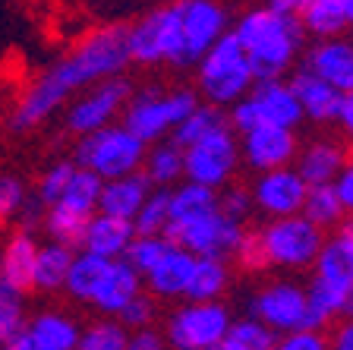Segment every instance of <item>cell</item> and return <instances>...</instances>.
Returning <instances> with one entry per match:
<instances>
[{"label": "cell", "mask_w": 353, "mask_h": 350, "mask_svg": "<svg viewBox=\"0 0 353 350\" xmlns=\"http://www.w3.org/2000/svg\"><path fill=\"white\" fill-rule=\"evenodd\" d=\"M236 41L243 44L250 60L252 79H278L294 66L300 54L306 32L296 16L274 13L268 7H259L243 13L234 26Z\"/></svg>", "instance_id": "2"}, {"label": "cell", "mask_w": 353, "mask_h": 350, "mask_svg": "<svg viewBox=\"0 0 353 350\" xmlns=\"http://www.w3.org/2000/svg\"><path fill=\"white\" fill-rule=\"evenodd\" d=\"M256 233H259V243H262L265 262L272 269H284V271L309 269L325 237L322 227H316L300 212L272 218Z\"/></svg>", "instance_id": "6"}, {"label": "cell", "mask_w": 353, "mask_h": 350, "mask_svg": "<svg viewBox=\"0 0 353 350\" xmlns=\"http://www.w3.org/2000/svg\"><path fill=\"white\" fill-rule=\"evenodd\" d=\"M287 82H290L296 101H300V108H303V120H312V124H331V108H334V101H338V95H341L338 88L328 86L325 79H319L316 73H309L306 66L296 70Z\"/></svg>", "instance_id": "28"}, {"label": "cell", "mask_w": 353, "mask_h": 350, "mask_svg": "<svg viewBox=\"0 0 353 350\" xmlns=\"http://www.w3.org/2000/svg\"><path fill=\"white\" fill-rule=\"evenodd\" d=\"M130 92L132 86L123 76H108V79L85 86L82 95L66 108V130L73 136H82V133H92L98 126L110 124V120H117Z\"/></svg>", "instance_id": "11"}, {"label": "cell", "mask_w": 353, "mask_h": 350, "mask_svg": "<svg viewBox=\"0 0 353 350\" xmlns=\"http://www.w3.org/2000/svg\"><path fill=\"white\" fill-rule=\"evenodd\" d=\"M139 291H142V275L120 255V259H110L108 262V269H104L98 287L92 291L88 303L101 315H117Z\"/></svg>", "instance_id": "20"}, {"label": "cell", "mask_w": 353, "mask_h": 350, "mask_svg": "<svg viewBox=\"0 0 353 350\" xmlns=\"http://www.w3.org/2000/svg\"><path fill=\"white\" fill-rule=\"evenodd\" d=\"M296 19L312 38L344 35L353 22V0H306Z\"/></svg>", "instance_id": "26"}, {"label": "cell", "mask_w": 353, "mask_h": 350, "mask_svg": "<svg viewBox=\"0 0 353 350\" xmlns=\"http://www.w3.org/2000/svg\"><path fill=\"white\" fill-rule=\"evenodd\" d=\"M306 291V315H303V329L309 331H328L331 322L350 319L353 313V287L331 284L325 278H312Z\"/></svg>", "instance_id": "17"}, {"label": "cell", "mask_w": 353, "mask_h": 350, "mask_svg": "<svg viewBox=\"0 0 353 350\" xmlns=\"http://www.w3.org/2000/svg\"><path fill=\"white\" fill-rule=\"evenodd\" d=\"M29 193H26V183L16 174H0V224L19 218L22 205H26Z\"/></svg>", "instance_id": "45"}, {"label": "cell", "mask_w": 353, "mask_h": 350, "mask_svg": "<svg viewBox=\"0 0 353 350\" xmlns=\"http://www.w3.org/2000/svg\"><path fill=\"white\" fill-rule=\"evenodd\" d=\"M230 284L228 259H212V255H196L192 259L190 278L183 287V300H221Z\"/></svg>", "instance_id": "30"}, {"label": "cell", "mask_w": 353, "mask_h": 350, "mask_svg": "<svg viewBox=\"0 0 353 350\" xmlns=\"http://www.w3.org/2000/svg\"><path fill=\"white\" fill-rule=\"evenodd\" d=\"M294 168L306 180V186H312V183H331L341 168H347V152L341 142L316 139V142H309L306 148L296 152Z\"/></svg>", "instance_id": "25"}, {"label": "cell", "mask_w": 353, "mask_h": 350, "mask_svg": "<svg viewBox=\"0 0 353 350\" xmlns=\"http://www.w3.org/2000/svg\"><path fill=\"white\" fill-rule=\"evenodd\" d=\"M252 205L268 218H281V215H294L303 208V196H306V180L296 174L294 164L272 171H259L256 183H252Z\"/></svg>", "instance_id": "15"}, {"label": "cell", "mask_w": 353, "mask_h": 350, "mask_svg": "<svg viewBox=\"0 0 353 350\" xmlns=\"http://www.w3.org/2000/svg\"><path fill=\"white\" fill-rule=\"evenodd\" d=\"M196 104H199V95L192 88H176V92L142 88L136 95L130 92L123 110H120V114H123L120 124H123L126 130H132L148 146V142H158V139L170 136V130H174Z\"/></svg>", "instance_id": "5"}, {"label": "cell", "mask_w": 353, "mask_h": 350, "mask_svg": "<svg viewBox=\"0 0 353 350\" xmlns=\"http://www.w3.org/2000/svg\"><path fill=\"white\" fill-rule=\"evenodd\" d=\"M196 64H199V92L205 95V101L218 104V108H228L230 101L246 95L250 86L256 82L246 51H243V44L236 41L234 32H224Z\"/></svg>", "instance_id": "4"}, {"label": "cell", "mask_w": 353, "mask_h": 350, "mask_svg": "<svg viewBox=\"0 0 353 350\" xmlns=\"http://www.w3.org/2000/svg\"><path fill=\"white\" fill-rule=\"evenodd\" d=\"M148 190H152V183L142 174V168L132 171V174H123V177H110V180L101 183L95 212L117 215V218L132 221V215L139 212V205H142V199L148 196Z\"/></svg>", "instance_id": "24"}, {"label": "cell", "mask_w": 353, "mask_h": 350, "mask_svg": "<svg viewBox=\"0 0 353 350\" xmlns=\"http://www.w3.org/2000/svg\"><path fill=\"white\" fill-rule=\"evenodd\" d=\"M240 161H246L252 171H272V168H284L294 164L300 142H296V130L287 126H274V124H256L252 130L240 133Z\"/></svg>", "instance_id": "14"}, {"label": "cell", "mask_w": 353, "mask_h": 350, "mask_svg": "<svg viewBox=\"0 0 353 350\" xmlns=\"http://www.w3.org/2000/svg\"><path fill=\"white\" fill-rule=\"evenodd\" d=\"M300 215H306V218L316 227H322V231H334V227L347 218V208L341 205V199L334 196L331 183H312V186H306Z\"/></svg>", "instance_id": "35"}, {"label": "cell", "mask_w": 353, "mask_h": 350, "mask_svg": "<svg viewBox=\"0 0 353 350\" xmlns=\"http://www.w3.org/2000/svg\"><path fill=\"white\" fill-rule=\"evenodd\" d=\"M126 341H130V329L123 322L117 315H101L79 331L76 350H126Z\"/></svg>", "instance_id": "39"}, {"label": "cell", "mask_w": 353, "mask_h": 350, "mask_svg": "<svg viewBox=\"0 0 353 350\" xmlns=\"http://www.w3.org/2000/svg\"><path fill=\"white\" fill-rule=\"evenodd\" d=\"M218 126H228V114H224V108H218V104H212V101H205V104L199 101L196 108H192L190 114L170 130V139H174L180 148H186L190 142L202 139L205 133L218 130Z\"/></svg>", "instance_id": "36"}, {"label": "cell", "mask_w": 353, "mask_h": 350, "mask_svg": "<svg viewBox=\"0 0 353 350\" xmlns=\"http://www.w3.org/2000/svg\"><path fill=\"white\" fill-rule=\"evenodd\" d=\"M230 325V309L221 300H186L161 331L164 344L176 350H218Z\"/></svg>", "instance_id": "8"}, {"label": "cell", "mask_w": 353, "mask_h": 350, "mask_svg": "<svg viewBox=\"0 0 353 350\" xmlns=\"http://www.w3.org/2000/svg\"><path fill=\"white\" fill-rule=\"evenodd\" d=\"M108 262L110 259H104V255H95V253H88V249H76L73 262H70V271H66L63 291L70 293L76 303H88V297H92V291L98 287Z\"/></svg>", "instance_id": "33"}, {"label": "cell", "mask_w": 353, "mask_h": 350, "mask_svg": "<svg viewBox=\"0 0 353 350\" xmlns=\"http://www.w3.org/2000/svg\"><path fill=\"white\" fill-rule=\"evenodd\" d=\"M170 190L168 186H158V190H148V196L142 199L139 212L132 215V231L136 233H161L170 221V208H168Z\"/></svg>", "instance_id": "41"}, {"label": "cell", "mask_w": 353, "mask_h": 350, "mask_svg": "<svg viewBox=\"0 0 353 350\" xmlns=\"http://www.w3.org/2000/svg\"><path fill=\"white\" fill-rule=\"evenodd\" d=\"M142 174L148 177L152 186H174L176 180H183V148L170 142H148L145 158H142Z\"/></svg>", "instance_id": "32"}, {"label": "cell", "mask_w": 353, "mask_h": 350, "mask_svg": "<svg viewBox=\"0 0 353 350\" xmlns=\"http://www.w3.org/2000/svg\"><path fill=\"white\" fill-rule=\"evenodd\" d=\"M274 347H278V331H272L256 315H246V319H230L218 350H274Z\"/></svg>", "instance_id": "34"}, {"label": "cell", "mask_w": 353, "mask_h": 350, "mask_svg": "<svg viewBox=\"0 0 353 350\" xmlns=\"http://www.w3.org/2000/svg\"><path fill=\"white\" fill-rule=\"evenodd\" d=\"M303 66L309 73H316L319 79H325L328 86H334L338 92H353V48L344 35L319 38L309 48Z\"/></svg>", "instance_id": "18"}, {"label": "cell", "mask_w": 353, "mask_h": 350, "mask_svg": "<svg viewBox=\"0 0 353 350\" xmlns=\"http://www.w3.org/2000/svg\"><path fill=\"white\" fill-rule=\"evenodd\" d=\"M250 315L265 322L272 331L284 335V331L303 329V315H306V291L296 281H268L256 297L250 300Z\"/></svg>", "instance_id": "13"}, {"label": "cell", "mask_w": 353, "mask_h": 350, "mask_svg": "<svg viewBox=\"0 0 353 350\" xmlns=\"http://www.w3.org/2000/svg\"><path fill=\"white\" fill-rule=\"evenodd\" d=\"M334 325V322H331ZM328 347L331 350H350L353 347V325L350 319H341V325H334V331H331L328 338Z\"/></svg>", "instance_id": "52"}, {"label": "cell", "mask_w": 353, "mask_h": 350, "mask_svg": "<svg viewBox=\"0 0 353 350\" xmlns=\"http://www.w3.org/2000/svg\"><path fill=\"white\" fill-rule=\"evenodd\" d=\"M192 259H196V255H192L190 249L170 243V246L164 249L161 259H158V262L142 275V287H148L152 297H161V300L183 297V287H186V278H190Z\"/></svg>", "instance_id": "22"}, {"label": "cell", "mask_w": 353, "mask_h": 350, "mask_svg": "<svg viewBox=\"0 0 353 350\" xmlns=\"http://www.w3.org/2000/svg\"><path fill=\"white\" fill-rule=\"evenodd\" d=\"M35 237L29 231H19L0 249V284L13 291L29 293L32 291V265H35Z\"/></svg>", "instance_id": "27"}, {"label": "cell", "mask_w": 353, "mask_h": 350, "mask_svg": "<svg viewBox=\"0 0 353 350\" xmlns=\"http://www.w3.org/2000/svg\"><path fill=\"white\" fill-rule=\"evenodd\" d=\"M168 208H170V221H174V224L196 221V218H202V215L218 208V190H214V186H205V183L186 180V183H180L176 190H170Z\"/></svg>", "instance_id": "31"}, {"label": "cell", "mask_w": 353, "mask_h": 350, "mask_svg": "<svg viewBox=\"0 0 353 350\" xmlns=\"http://www.w3.org/2000/svg\"><path fill=\"white\" fill-rule=\"evenodd\" d=\"M234 259L240 262V269H246V271L268 269V262H265V253H262V243H259V233L256 231H243L240 243H236V249H234Z\"/></svg>", "instance_id": "47"}, {"label": "cell", "mask_w": 353, "mask_h": 350, "mask_svg": "<svg viewBox=\"0 0 353 350\" xmlns=\"http://www.w3.org/2000/svg\"><path fill=\"white\" fill-rule=\"evenodd\" d=\"M26 293L0 284V350H10V344L26 329Z\"/></svg>", "instance_id": "40"}, {"label": "cell", "mask_w": 353, "mask_h": 350, "mask_svg": "<svg viewBox=\"0 0 353 350\" xmlns=\"http://www.w3.org/2000/svg\"><path fill=\"white\" fill-rule=\"evenodd\" d=\"M236 168H240V142H236L230 126H218V130L205 133L202 139H196V142H190L183 148L186 180L221 190L224 183L234 180Z\"/></svg>", "instance_id": "9"}, {"label": "cell", "mask_w": 353, "mask_h": 350, "mask_svg": "<svg viewBox=\"0 0 353 350\" xmlns=\"http://www.w3.org/2000/svg\"><path fill=\"white\" fill-rule=\"evenodd\" d=\"M331 190H334V196L341 199V205L350 212V208H353V174H350V168H341L338 171V177L331 180Z\"/></svg>", "instance_id": "51"}, {"label": "cell", "mask_w": 353, "mask_h": 350, "mask_svg": "<svg viewBox=\"0 0 353 350\" xmlns=\"http://www.w3.org/2000/svg\"><path fill=\"white\" fill-rule=\"evenodd\" d=\"M176 13L183 35V66L196 64L228 32V10L221 7V0H176Z\"/></svg>", "instance_id": "12"}, {"label": "cell", "mask_w": 353, "mask_h": 350, "mask_svg": "<svg viewBox=\"0 0 353 350\" xmlns=\"http://www.w3.org/2000/svg\"><path fill=\"white\" fill-rule=\"evenodd\" d=\"M130 66V48H126V26H101L88 32L73 51L54 66H48L35 82L26 86L16 108L10 110V130L29 133L51 120L73 95L85 86L108 76H120Z\"/></svg>", "instance_id": "1"}, {"label": "cell", "mask_w": 353, "mask_h": 350, "mask_svg": "<svg viewBox=\"0 0 353 350\" xmlns=\"http://www.w3.org/2000/svg\"><path fill=\"white\" fill-rule=\"evenodd\" d=\"M76 161H54L51 168L41 174V180H38V202L48 208V205H54L60 199V193H63L66 180H70V174H73Z\"/></svg>", "instance_id": "44"}, {"label": "cell", "mask_w": 353, "mask_h": 350, "mask_svg": "<svg viewBox=\"0 0 353 350\" xmlns=\"http://www.w3.org/2000/svg\"><path fill=\"white\" fill-rule=\"evenodd\" d=\"M164 347V335L154 325H142V329L130 331V341H126V350H161Z\"/></svg>", "instance_id": "49"}, {"label": "cell", "mask_w": 353, "mask_h": 350, "mask_svg": "<svg viewBox=\"0 0 353 350\" xmlns=\"http://www.w3.org/2000/svg\"><path fill=\"white\" fill-rule=\"evenodd\" d=\"M145 142L132 130H126L123 124H104L92 133H82L76 136V148H73V161L82 168L95 171L101 180L110 177H123L132 171L142 168V158H145Z\"/></svg>", "instance_id": "3"}, {"label": "cell", "mask_w": 353, "mask_h": 350, "mask_svg": "<svg viewBox=\"0 0 353 350\" xmlns=\"http://www.w3.org/2000/svg\"><path fill=\"white\" fill-rule=\"evenodd\" d=\"M164 237L176 246L190 249L192 255H212V259H234V249L243 237V224L228 215H221L218 208L196 221H186V224H174L168 221L164 227Z\"/></svg>", "instance_id": "10"}, {"label": "cell", "mask_w": 353, "mask_h": 350, "mask_svg": "<svg viewBox=\"0 0 353 350\" xmlns=\"http://www.w3.org/2000/svg\"><path fill=\"white\" fill-rule=\"evenodd\" d=\"M154 315H158V309H154V300L145 297V293H136V297L126 303L123 309L117 313V319L123 322L126 329H142V325H154Z\"/></svg>", "instance_id": "46"}, {"label": "cell", "mask_w": 353, "mask_h": 350, "mask_svg": "<svg viewBox=\"0 0 353 350\" xmlns=\"http://www.w3.org/2000/svg\"><path fill=\"white\" fill-rule=\"evenodd\" d=\"M73 246H63L57 240L38 243L35 249V265H32V291L38 293H57L63 291L66 271L73 262Z\"/></svg>", "instance_id": "29"}, {"label": "cell", "mask_w": 353, "mask_h": 350, "mask_svg": "<svg viewBox=\"0 0 353 350\" xmlns=\"http://www.w3.org/2000/svg\"><path fill=\"white\" fill-rule=\"evenodd\" d=\"M132 221L117 218V215H104V212H92L85 221V231H82V243L79 249H88L104 259H120L126 253L132 240Z\"/></svg>", "instance_id": "23"}, {"label": "cell", "mask_w": 353, "mask_h": 350, "mask_svg": "<svg viewBox=\"0 0 353 350\" xmlns=\"http://www.w3.org/2000/svg\"><path fill=\"white\" fill-rule=\"evenodd\" d=\"M309 269H316V278H325L331 284L341 287H353V231L350 224L341 221L334 227V233L322 237L316 259Z\"/></svg>", "instance_id": "21"}, {"label": "cell", "mask_w": 353, "mask_h": 350, "mask_svg": "<svg viewBox=\"0 0 353 350\" xmlns=\"http://www.w3.org/2000/svg\"><path fill=\"white\" fill-rule=\"evenodd\" d=\"M281 350H328V335L325 331H309V329H294L278 335Z\"/></svg>", "instance_id": "48"}, {"label": "cell", "mask_w": 353, "mask_h": 350, "mask_svg": "<svg viewBox=\"0 0 353 350\" xmlns=\"http://www.w3.org/2000/svg\"><path fill=\"white\" fill-rule=\"evenodd\" d=\"M126 48H130V64L183 66V35H180L176 3L158 7L154 13L142 16L139 22L126 26Z\"/></svg>", "instance_id": "7"}, {"label": "cell", "mask_w": 353, "mask_h": 350, "mask_svg": "<svg viewBox=\"0 0 353 350\" xmlns=\"http://www.w3.org/2000/svg\"><path fill=\"white\" fill-rule=\"evenodd\" d=\"M218 212L228 215V218H234V221H240V224H246L250 215L256 212L252 193L246 190V186H230V183H224V186L218 190Z\"/></svg>", "instance_id": "43"}, {"label": "cell", "mask_w": 353, "mask_h": 350, "mask_svg": "<svg viewBox=\"0 0 353 350\" xmlns=\"http://www.w3.org/2000/svg\"><path fill=\"white\" fill-rule=\"evenodd\" d=\"M265 7L284 16H300V10L306 7V0H265Z\"/></svg>", "instance_id": "53"}, {"label": "cell", "mask_w": 353, "mask_h": 350, "mask_svg": "<svg viewBox=\"0 0 353 350\" xmlns=\"http://www.w3.org/2000/svg\"><path fill=\"white\" fill-rule=\"evenodd\" d=\"M331 124H338L344 133L353 130V95L350 92H341L334 108H331Z\"/></svg>", "instance_id": "50"}, {"label": "cell", "mask_w": 353, "mask_h": 350, "mask_svg": "<svg viewBox=\"0 0 353 350\" xmlns=\"http://www.w3.org/2000/svg\"><path fill=\"white\" fill-rule=\"evenodd\" d=\"M168 246H170V240L164 237V233H132V240H130V246H126L123 259L139 271V275H145V271L164 255Z\"/></svg>", "instance_id": "42"}, {"label": "cell", "mask_w": 353, "mask_h": 350, "mask_svg": "<svg viewBox=\"0 0 353 350\" xmlns=\"http://www.w3.org/2000/svg\"><path fill=\"white\" fill-rule=\"evenodd\" d=\"M250 95L259 108V120L262 124L287 126V130H296L303 124V108L284 76H278V79H256L250 86Z\"/></svg>", "instance_id": "19"}, {"label": "cell", "mask_w": 353, "mask_h": 350, "mask_svg": "<svg viewBox=\"0 0 353 350\" xmlns=\"http://www.w3.org/2000/svg\"><path fill=\"white\" fill-rule=\"evenodd\" d=\"M85 221H88V215L73 212V208H66V205H60V202L48 205V208H44V215H41L44 233H48L51 240L63 243V246H73V249H79V243H82Z\"/></svg>", "instance_id": "38"}, {"label": "cell", "mask_w": 353, "mask_h": 350, "mask_svg": "<svg viewBox=\"0 0 353 350\" xmlns=\"http://www.w3.org/2000/svg\"><path fill=\"white\" fill-rule=\"evenodd\" d=\"M101 183L104 180L95 174V171H88V168H82V164H76L57 202L66 205V208H73V212L92 215L98 208V193H101Z\"/></svg>", "instance_id": "37"}, {"label": "cell", "mask_w": 353, "mask_h": 350, "mask_svg": "<svg viewBox=\"0 0 353 350\" xmlns=\"http://www.w3.org/2000/svg\"><path fill=\"white\" fill-rule=\"evenodd\" d=\"M79 322L60 309H44V313L26 319V329L19 331L10 350H76L79 347Z\"/></svg>", "instance_id": "16"}]
</instances>
